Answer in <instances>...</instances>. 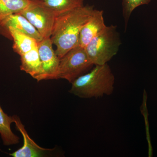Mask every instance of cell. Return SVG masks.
Listing matches in <instances>:
<instances>
[{
    "label": "cell",
    "instance_id": "6da1fadb",
    "mask_svg": "<svg viewBox=\"0 0 157 157\" xmlns=\"http://www.w3.org/2000/svg\"><path fill=\"white\" fill-rule=\"evenodd\" d=\"M94 9V6L86 5L56 17L50 38L59 59L78 45L80 30Z\"/></svg>",
    "mask_w": 157,
    "mask_h": 157
},
{
    "label": "cell",
    "instance_id": "7a4b0ae2",
    "mask_svg": "<svg viewBox=\"0 0 157 157\" xmlns=\"http://www.w3.org/2000/svg\"><path fill=\"white\" fill-rule=\"evenodd\" d=\"M115 76L108 63L95 65L72 82L70 94L81 98H98L113 93Z\"/></svg>",
    "mask_w": 157,
    "mask_h": 157
},
{
    "label": "cell",
    "instance_id": "3957f363",
    "mask_svg": "<svg viewBox=\"0 0 157 157\" xmlns=\"http://www.w3.org/2000/svg\"><path fill=\"white\" fill-rule=\"evenodd\" d=\"M121 41L117 26H107L86 46L85 50L94 66L107 63L119 49Z\"/></svg>",
    "mask_w": 157,
    "mask_h": 157
},
{
    "label": "cell",
    "instance_id": "277c9868",
    "mask_svg": "<svg viewBox=\"0 0 157 157\" xmlns=\"http://www.w3.org/2000/svg\"><path fill=\"white\" fill-rule=\"evenodd\" d=\"M94 66L85 48L77 45L60 59L58 79H66L72 83L79 76L89 72Z\"/></svg>",
    "mask_w": 157,
    "mask_h": 157
},
{
    "label": "cell",
    "instance_id": "5b68a950",
    "mask_svg": "<svg viewBox=\"0 0 157 157\" xmlns=\"http://www.w3.org/2000/svg\"><path fill=\"white\" fill-rule=\"evenodd\" d=\"M19 13L34 26L43 38L51 37L56 16L40 0H30L27 7Z\"/></svg>",
    "mask_w": 157,
    "mask_h": 157
},
{
    "label": "cell",
    "instance_id": "8992f818",
    "mask_svg": "<svg viewBox=\"0 0 157 157\" xmlns=\"http://www.w3.org/2000/svg\"><path fill=\"white\" fill-rule=\"evenodd\" d=\"M50 37L38 42V50L44 71L45 80L58 79L60 59L54 50Z\"/></svg>",
    "mask_w": 157,
    "mask_h": 157
},
{
    "label": "cell",
    "instance_id": "52a82bcc",
    "mask_svg": "<svg viewBox=\"0 0 157 157\" xmlns=\"http://www.w3.org/2000/svg\"><path fill=\"white\" fill-rule=\"evenodd\" d=\"M9 27L32 37L38 42L44 39L34 26L19 13L11 14L0 21V35L12 40L8 31Z\"/></svg>",
    "mask_w": 157,
    "mask_h": 157
},
{
    "label": "cell",
    "instance_id": "ba28073f",
    "mask_svg": "<svg viewBox=\"0 0 157 157\" xmlns=\"http://www.w3.org/2000/svg\"><path fill=\"white\" fill-rule=\"evenodd\" d=\"M16 128L20 132L23 138V145L17 151L10 154L14 157H40L48 155L53 151V149L43 148L39 146L29 136L19 117L13 116Z\"/></svg>",
    "mask_w": 157,
    "mask_h": 157
},
{
    "label": "cell",
    "instance_id": "9c48e42d",
    "mask_svg": "<svg viewBox=\"0 0 157 157\" xmlns=\"http://www.w3.org/2000/svg\"><path fill=\"white\" fill-rule=\"evenodd\" d=\"M103 14V10L94 9L89 19L80 30L78 45L85 48L93 38L104 30L107 25Z\"/></svg>",
    "mask_w": 157,
    "mask_h": 157
},
{
    "label": "cell",
    "instance_id": "30bf717a",
    "mask_svg": "<svg viewBox=\"0 0 157 157\" xmlns=\"http://www.w3.org/2000/svg\"><path fill=\"white\" fill-rule=\"evenodd\" d=\"M20 57L21 70L30 75L38 82L45 80L38 46Z\"/></svg>",
    "mask_w": 157,
    "mask_h": 157
},
{
    "label": "cell",
    "instance_id": "8fae6325",
    "mask_svg": "<svg viewBox=\"0 0 157 157\" xmlns=\"http://www.w3.org/2000/svg\"><path fill=\"white\" fill-rule=\"evenodd\" d=\"M8 31L13 42V50L20 56L38 46V42L32 37L12 27H9Z\"/></svg>",
    "mask_w": 157,
    "mask_h": 157
},
{
    "label": "cell",
    "instance_id": "7c38bea8",
    "mask_svg": "<svg viewBox=\"0 0 157 157\" xmlns=\"http://www.w3.org/2000/svg\"><path fill=\"white\" fill-rule=\"evenodd\" d=\"M12 123H14V117L9 116L5 113L0 104V135L6 146L14 145L19 142V137L11 131Z\"/></svg>",
    "mask_w": 157,
    "mask_h": 157
},
{
    "label": "cell",
    "instance_id": "4fadbf2b",
    "mask_svg": "<svg viewBox=\"0 0 157 157\" xmlns=\"http://www.w3.org/2000/svg\"><path fill=\"white\" fill-rule=\"evenodd\" d=\"M56 16L84 6V0H40Z\"/></svg>",
    "mask_w": 157,
    "mask_h": 157
},
{
    "label": "cell",
    "instance_id": "5bb4252c",
    "mask_svg": "<svg viewBox=\"0 0 157 157\" xmlns=\"http://www.w3.org/2000/svg\"><path fill=\"white\" fill-rule=\"evenodd\" d=\"M30 2V0H0V21L11 14L21 12Z\"/></svg>",
    "mask_w": 157,
    "mask_h": 157
},
{
    "label": "cell",
    "instance_id": "9a60e30c",
    "mask_svg": "<svg viewBox=\"0 0 157 157\" xmlns=\"http://www.w3.org/2000/svg\"><path fill=\"white\" fill-rule=\"evenodd\" d=\"M151 0H122V15L124 21L125 32L126 31L129 19L132 12L136 8L148 5Z\"/></svg>",
    "mask_w": 157,
    "mask_h": 157
}]
</instances>
